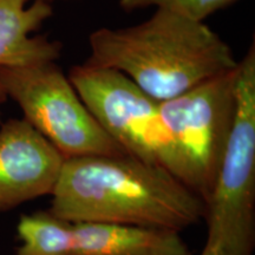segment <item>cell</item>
Listing matches in <instances>:
<instances>
[{
    "mask_svg": "<svg viewBox=\"0 0 255 255\" xmlns=\"http://www.w3.org/2000/svg\"><path fill=\"white\" fill-rule=\"evenodd\" d=\"M32 1H33V0H32ZM39 1H44V2H47V4L52 5V2L57 1V0H39Z\"/></svg>",
    "mask_w": 255,
    "mask_h": 255,
    "instance_id": "obj_12",
    "label": "cell"
},
{
    "mask_svg": "<svg viewBox=\"0 0 255 255\" xmlns=\"http://www.w3.org/2000/svg\"><path fill=\"white\" fill-rule=\"evenodd\" d=\"M50 208L66 221H94L181 233L205 219L206 202L165 169L131 156L64 159Z\"/></svg>",
    "mask_w": 255,
    "mask_h": 255,
    "instance_id": "obj_1",
    "label": "cell"
},
{
    "mask_svg": "<svg viewBox=\"0 0 255 255\" xmlns=\"http://www.w3.org/2000/svg\"><path fill=\"white\" fill-rule=\"evenodd\" d=\"M238 0H120V7L126 12L155 7L183 15L190 20L205 23L209 15L228 7Z\"/></svg>",
    "mask_w": 255,
    "mask_h": 255,
    "instance_id": "obj_10",
    "label": "cell"
},
{
    "mask_svg": "<svg viewBox=\"0 0 255 255\" xmlns=\"http://www.w3.org/2000/svg\"><path fill=\"white\" fill-rule=\"evenodd\" d=\"M237 75L238 66L159 102L180 164V180L203 201L214 184L234 121Z\"/></svg>",
    "mask_w": 255,
    "mask_h": 255,
    "instance_id": "obj_6",
    "label": "cell"
},
{
    "mask_svg": "<svg viewBox=\"0 0 255 255\" xmlns=\"http://www.w3.org/2000/svg\"><path fill=\"white\" fill-rule=\"evenodd\" d=\"M64 159L24 119L0 124V213L51 195Z\"/></svg>",
    "mask_w": 255,
    "mask_h": 255,
    "instance_id": "obj_8",
    "label": "cell"
},
{
    "mask_svg": "<svg viewBox=\"0 0 255 255\" xmlns=\"http://www.w3.org/2000/svg\"><path fill=\"white\" fill-rule=\"evenodd\" d=\"M206 202L207 240L201 255H254L255 45L238 65L235 115Z\"/></svg>",
    "mask_w": 255,
    "mask_h": 255,
    "instance_id": "obj_3",
    "label": "cell"
},
{
    "mask_svg": "<svg viewBox=\"0 0 255 255\" xmlns=\"http://www.w3.org/2000/svg\"><path fill=\"white\" fill-rule=\"evenodd\" d=\"M68 77L102 129L128 155L163 168L180 180V164L159 102L114 69L84 63L72 66Z\"/></svg>",
    "mask_w": 255,
    "mask_h": 255,
    "instance_id": "obj_5",
    "label": "cell"
},
{
    "mask_svg": "<svg viewBox=\"0 0 255 255\" xmlns=\"http://www.w3.org/2000/svg\"><path fill=\"white\" fill-rule=\"evenodd\" d=\"M85 63L117 70L157 102L177 97L238 66L232 47L206 23L156 8L142 23L102 27Z\"/></svg>",
    "mask_w": 255,
    "mask_h": 255,
    "instance_id": "obj_2",
    "label": "cell"
},
{
    "mask_svg": "<svg viewBox=\"0 0 255 255\" xmlns=\"http://www.w3.org/2000/svg\"><path fill=\"white\" fill-rule=\"evenodd\" d=\"M0 0V68L56 62L62 53L59 41L31 37L52 17V5L33 0Z\"/></svg>",
    "mask_w": 255,
    "mask_h": 255,
    "instance_id": "obj_9",
    "label": "cell"
},
{
    "mask_svg": "<svg viewBox=\"0 0 255 255\" xmlns=\"http://www.w3.org/2000/svg\"><path fill=\"white\" fill-rule=\"evenodd\" d=\"M14 255H191L181 233L94 221H66L49 210L23 214Z\"/></svg>",
    "mask_w": 255,
    "mask_h": 255,
    "instance_id": "obj_7",
    "label": "cell"
},
{
    "mask_svg": "<svg viewBox=\"0 0 255 255\" xmlns=\"http://www.w3.org/2000/svg\"><path fill=\"white\" fill-rule=\"evenodd\" d=\"M0 85L64 158L128 155L102 129L56 62L0 68Z\"/></svg>",
    "mask_w": 255,
    "mask_h": 255,
    "instance_id": "obj_4",
    "label": "cell"
},
{
    "mask_svg": "<svg viewBox=\"0 0 255 255\" xmlns=\"http://www.w3.org/2000/svg\"><path fill=\"white\" fill-rule=\"evenodd\" d=\"M8 98H7V96H6V94H5V91L2 90V88H1V85H0V124H1L2 122H1V105L5 103L6 101H7Z\"/></svg>",
    "mask_w": 255,
    "mask_h": 255,
    "instance_id": "obj_11",
    "label": "cell"
}]
</instances>
